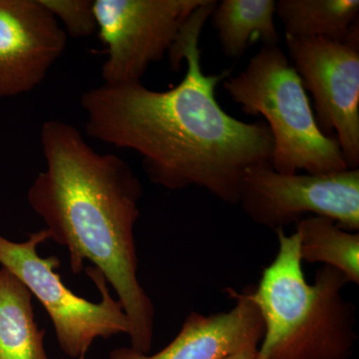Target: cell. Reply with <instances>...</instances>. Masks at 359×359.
Returning a JSON list of instances; mask_svg holds the SVG:
<instances>
[{
	"label": "cell",
	"mask_w": 359,
	"mask_h": 359,
	"mask_svg": "<svg viewBox=\"0 0 359 359\" xmlns=\"http://www.w3.org/2000/svg\"><path fill=\"white\" fill-rule=\"evenodd\" d=\"M276 14L285 36L323 39L346 43L359 22L358 0H280Z\"/></svg>",
	"instance_id": "4fadbf2b"
},
{
	"label": "cell",
	"mask_w": 359,
	"mask_h": 359,
	"mask_svg": "<svg viewBox=\"0 0 359 359\" xmlns=\"http://www.w3.org/2000/svg\"><path fill=\"white\" fill-rule=\"evenodd\" d=\"M222 359H259L257 346L247 347V348L242 349V351H238V353L224 356Z\"/></svg>",
	"instance_id": "2e32d148"
},
{
	"label": "cell",
	"mask_w": 359,
	"mask_h": 359,
	"mask_svg": "<svg viewBox=\"0 0 359 359\" xmlns=\"http://www.w3.org/2000/svg\"><path fill=\"white\" fill-rule=\"evenodd\" d=\"M302 262L323 264L359 283V233L340 228L334 219L309 216L297 222Z\"/></svg>",
	"instance_id": "5bb4252c"
},
{
	"label": "cell",
	"mask_w": 359,
	"mask_h": 359,
	"mask_svg": "<svg viewBox=\"0 0 359 359\" xmlns=\"http://www.w3.org/2000/svg\"><path fill=\"white\" fill-rule=\"evenodd\" d=\"M218 1L205 0L182 26L169 56L171 69L186 61L183 80L167 91L141 81L105 84L80 98L87 136L138 153L149 179L168 190L196 186L238 205L245 170L271 161L273 141L266 123H245L224 112L216 88L231 70L205 74L200 36Z\"/></svg>",
	"instance_id": "6da1fadb"
},
{
	"label": "cell",
	"mask_w": 359,
	"mask_h": 359,
	"mask_svg": "<svg viewBox=\"0 0 359 359\" xmlns=\"http://www.w3.org/2000/svg\"><path fill=\"white\" fill-rule=\"evenodd\" d=\"M290 62L313 95L321 131L335 137L348 169L359 166V48L285 36Z\"/></svg>",
	"instance_id": "ba28073f"
},
{
	"label": "cell",
	"mask_w": 359,
	"mask_h": 359,
	"mask_svg": "<svg viewBox=\"0 0 359 359\" xmlns=\"http://www.w3.org/2000/svg\"><path fill=\"white\" fill-rule=\"evenodd\" d=\"M278 254L257 287H248L264 321L259 359H348L355 348V308L346 301L340 271L323 266L309 283L297 233L276 230Z\"/></svg>",
	"instance_id": "3957f363"
},
{
	"label": "cell",
	"mask_w": 359,
	"mask_h": 359,
	"mask_svg": "<svg viewBox=\"0 0 359 359\" xmlns=\"http://www.w3.org/2000/svg\"><path fill=\"white\" fill-rule=\"evenodd\" d=\"M236 304L226 313H191L179 334L159 353L149 355L132 347H118L108 359H222L250 346L259 347L264 321L247 289L226 290Z\"/></svg>",
	"instance_id": "30bf717a"
},
{
	"label": "cell",
	"mask_w": 359,
	"mask_h": 359,
	"mask_svg": "<svg viewBox=\"0 0 359 359\" xmlns=\"http://www.w3.org/2000/svg\"><path fill=\"white\" fill-rule=\"evenodd\" d=\"M50 11L56 20H60L67 36L85 39L97 32L93 0H39Z\"/></svg>",
	"instance_id": "9a60e30c"
},
{
	"label": "cell",
	"mask_w": 359,
	"mask_h": 359,
	"mask_svg": "<svg viewBox=\"0 0 359 359\" xmlns=\"http://www.w3.org/2000/svg\"><path fill=\"white\" fill-rule=\"evenodd\" d=\"M49 240L46 229L15 243L0 236V264L25 283L39 299L53 323L61 351L71 359H84L97 339L129 335L131 325L122 304L108 290L102 273L94 266L85 271L101 292L100 302L78 297L56 273L57 257H41L37 248Z\"/></svg>",
	"instance_id": "5b68a950"
},
{
	"label": "cell",
	"mask_w": 359,
	"mask_h": 359,
	"mask_svg": "<svg viewBox=\"0 0 359 359\" xmlns=\"http://www.w3.org/2000/svg\"><path fill=\"white\" fill-rule=\"evenodd\" d=\"M45 169L27 200L49 238L68 250L73 273L91 262L114 287L131 330L132 348L148 354L155 309L138 280L134 228L143 186L126 161L96 152L70 123L51 119L40 131Z\"/></svg>",
	"instance_id": "7a4b0ae2"
},
{
	"label": "cell",
	"mask_w": 359,
	"mask_h": 359,
	"mask_svg": "<svg viewBox=\"0 0 359 359\" xmlns=\"http://www.w3.org/2000/svg\"><path fill=\"white\" fill-rule=\"evenodd\" d=\"M67 41L39 0H0V100L39 87Z\"/></svg>",
	"instance_id": "9c48e42d"
},
{
	"label": "cell",
	"mask_w": 359,
	"mask_h": 359,
	"mask_svg": "<svg viewBox=\"0 0 359 359\" xmlns=\"http://www.w3.org/2000/svg\"><path fill=\"white\" fill-rule=\"evenodd\" d=\"M223 83L243 112L268 122L276 172L321 175L348 169L337 138L318 127L301 77L280 47H262L244 70Z\"/></svg>",
	"instance_id": "277c9868"
},
{
	"label": "cell",
	"mask_w": 359,
	"mask_h": 359,
	"mask_svg": "<svg viewBox=\"0 0 359 359\" xmlns=\"http://www.w3.org/2000/svg\"><path fill=\"white\" fill-rule=\"evenodd\" d=\"M238 205L252 222L276 231L309 216L334 219L359 231V170L337 173L283 174L271 161L245 170Z\"/></svg>",
	"instance_id": "8992f818"
},
{
	"label": "cell",
	"mask_w": 359,
	"mask_h": 359,
	"mask_svg": "<svg viewBox=\"0 0 359 359\" xmlns=\"http://www.w3.org/2000/svg\"><path fill=\"white\" fill-rule=\"evenodd\" d=\"M205 0H93L97 32L106 48L105 84L141 81L169 53L180 30Z\"/></svg>",
	"instance_id": "52a82bcc"
},
{
	"label": "cell",
	"mask_w": 359,
	"mask_h": 359,
	"mask_svg": "<svg viewBox=\"0 0 359 359\" xmlns=\"http://www.w3.org/2000/svg\"><path fill=\"white\" fill-rule=\"evenodd\" d=\"M32 308V294L20 278L0 269V359H51Z\"/></svg>",
	"instance_id": "8fae6325"
},
{
	"label": "cell",
	"mask_w": 359,
	"mask_h": 359,
	"mask_svg": "<svg viewBox=\"0 0 359 359\" xmlns=\"http://www.w3.org/2000/svg\"><path fill=\"white\" fill-rule=\"evenodd\" d=\"M275 0H223L212 13V23L222 51L228 58L244 55L250 44L278 46Z\"/></svg>",
	"instance_id": "7c38bea8"
}]
</instances>
